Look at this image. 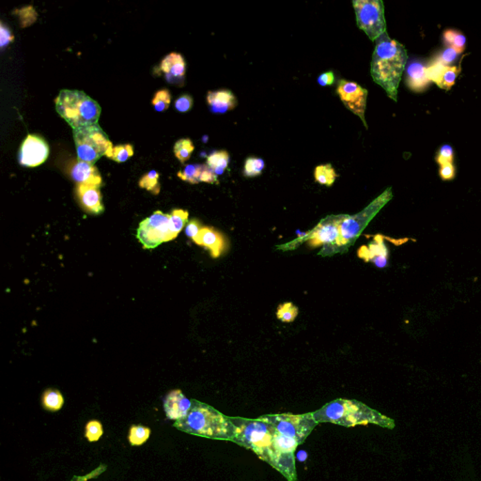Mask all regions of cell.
<instances>
[{"instance_id": "d6a6232c", "label": "cell", "mask_w": 481, "mask_h": 481, "mask_svg": "<svg viewBox=\"0 0 481 481\" xmlns=\"http://www.w3.org/2000/svg\"><path fill=\"white\" fill-rule=\"evenodd\" d=\"M265 163L261 158L258 157H248L245 160L244 175L245 177H257L260 175L265 169Z\"/></svg>"}, {"instance_id": "7c38bea8", "label": "cell", "mask_w": 481, "mask_h": 481, "mask_svg": "<svg viewBox=\"0 0 481 481\" xmlns=\"http://www.w3.org/2000/svg\"><path fill=\"white\" fill-rule=\"evenodd\" d=\"M337 92L343 105L351 111L354 115L361 119L365 127L368 129L367 124L366 113L367 99H368V90L362 88L358 83L340 80L338 82Z\"/></svg>"}, {"instance_id": "52a82bcc", "label": "cell", "mask_w": 481, "mask_h": 481, "mask_svg": "<svg viewBox=\"0 0 481 481\" xmlns=\"http://www.w3.org/2000/svg\"><path fill=\"white\" fill-rule=\"evenodd\" d=\"M72 134L80 161L94 164L113 148L108 134L99 124L74 129Z\"/></svg>"}, {"instance_id": "7dc6e473", "label": "cell", "mask_w": 481, "mask_h": 481, "mask_svg": "<svg viewBox=\"0 0 481 481\" xmlns=\"http://www.w3.org/2000/svg\"><path fill=\"white\" fill-rule=\"evenodd\" d=\"M296 459L298 460L299 462H305L307 459V452L305 451H299L298 453L296 455Z\"/></svg>"}, {"instance_id": "d4e9b609", "label": "cell", "mask_w": 481, "mask_h": 481, "mask_svg": "<svg viewBox=\"0 0 481 481\" xmlns=\"http://www.w3.org/2000/svg\"><path fill=\"white\" fill-rule=\"evenodd\" d=\"M188 216H190L188 212L182 210V209H176L170 214V229L173 240L176 239V237L179 235L187 223Z\"/></svg>"}, {"instance_id": "484cf974", "label": "cell", "mask_w": 481, "mask_h": 481, "mask_svg": "<svg viewBox=\"0 0 481 481\" xmlns=\"http://www.w3.org/2000/svg\"><path fill=\"white\" fill-rule=\"evenodd\" d=\"M45 409L56 412L61 410L63 406L64 399L61 393L57 389H48L43 395L41 399Z\"/></svg>"}, {"instance_id": "4dcf8cb0", "label": "cell", "mask_w": 481, "mask_h": 481, "mask_svg": "<svg viewBox=\"0 0 481 481\" xmlns=\"http://www.w3.org/2000/svg\"><path fill=\"white\" fill-rule=\"evenodd\" d=\"M195 150L193 142L190 139H180L176 142L174 154L181 163H185L190 158L191 154Z\"/></svg>"}, {"instance_id": "e0dca14e", "label": "cell", "mask_w": 481, "mask_h": 481, "mask_svg": "<svg viewBox=\"0 0 481 481\" xmlns=\"http://www.w3.org/2000/svg\"><path fill=\"white\" fill-rule=\"evenodd\" d=\"M405 85L413 92H425L431 84L422 62L412 61L405 69Z\"/></svg>"}, {"instance_id": "6da1fadb", "label": "cell", "mask_w": 481, "mask_h": 481, "mask_svg": "<svg viewBox=\"0 0 481 481\" xmlns=\"http://www.w3.org/2000/svg\"><path fill=\"white\" fill-rule=\"evenodd\" d=\"M407 61L405 45L390 38L387 32L376 41L371 61L372 79L395 102Z\"/></svg>"}, {"instance_id": "f6af8a7d", "label": "cell", "mask_w": 481, "mask_h": 481, "mask_svg": "<svg viewBox=\"0 0 481 481\" xmlns=\"http://www.w3.org/2000/svg\"><path fill=\"white\" fill-rule=\"evenodd\" d=\"M107 469V465H101V467L96 468V469L93 470L90 474L86 475H83V477H79V475H76V477L72 478V481H87L89 480H92V478H98V475L102 474V473L105 471Z\"/></svg>"}, {"instance_id": "74e56055", "label": "cell", "mask_w": 481, "mask_h": 481, "mask_svg": "<svg viewBox=\"0 0 481 481\" xmlns=\"http://www.w3.org/2000/svg\"><path fill=\"white\" fill-rule=\"evenodd\" d=\"M103 433V425L100 421L92 420L86 425V438L88 441L94 443L100 440Z\"/></svg>"}, {"instance_id": "ab89813d", "label": "cell", "mask_w": 481, "mask_h": 481, "mask_svg": "<svg viewBox=\"0 0 481 481\" xmlns=\"http://www.w3.org/2000/svg\"><path fill=\"white\" fill-rule=\"evenodd\" d=\"M460 53H458L453 48H447L444 50L442 51L439 55L436 57L434 61L440 62V63L446 66H451V64L456 61Z\"/></svg>"}, {"instance_id": "60d3db41", "label": "cell", "mask_w": 481, "mask_h": 481, "mask_svg": "<svg viewBox=\"0 0 481 481\" xmlns=\"http://www.w3.org/2000/svg\"><path fill=\"white\" fill-rule=\"evenodd\" d=\"M192 107L193 98L188 94L182 95L175 103L176 110L182 113L188 112Z\"/></svg>"}, {"instance_id": "277c9868", "label": "cell", "mask_w": 481, "mask_h": 481, "mask_svg": "<svg viewBox=\"0 0 481 481\" xmlns=\"http://www.w3.org/2000/svg\"><path fill=\"white\" fill-rule=\"evenodd\" d=\"M235 427L234 443L254 451L272 467L278 461V452L273 447V426L266 421L244 418H229Z\"/></svg>"}, {"instance_id": "7bdbcfd3", "label": "cell", "mask_w": 481, "mask_h": 481, "mask_svg": "<svg viewBox=\"0 0 481 481\" xmlns=\"http://www.w3.org/2000/svg\"><path fill=\"white\" fill-rule=\"evenodd\" d=\"M203 227H201L200 221L193 219V221H190V223L186 225L185 234L194 240L196 239V236H198V234H200Z\"/></svg>"}, {"instance_id": "d590c367", "label": "cell", "mask_w": 481, "mask_h": 481, "mask_svg": "<svg viewBox=\"0 0 481 481\" xmlns=\"http://www.w3.org/2000/svg\"><path fill=\"white\" fill-rule=\"evenodd\" d=\"M170 101H172V95H170L169 90H161L155 93L152 103L157 112H163L169 108Z\"/></svg>"}, {"instance_id": "d6986e66", "label": "cell", "mask_w": 481, "mask_h": 481, "mask_svg": "<svg viewBox=\"0 0 481 481\" xmlns=\"http://www.w3.org/2000/svg\"><path fill=\"white\" fill-rule=\"evenodd\" d=\"M160 69L170 84L182 83L185 76V61L181 54L170 53L161 62Z\"/></svg>"}, {"instance_id": "8992f818", "label": "cell", "mask_w": 481, "mask_h": 481, "mask_svg": "<svg viewBox=\"0 0 481 481\" xmlns=\"http://www.w3.org/2000/svg\"><path fill=\"white\" fill-rule=\"evenodd\" d=\"M392 190L389 187L369 203L360 213L354 216L343 214L340 223V237L337 244L328 251L327 256L345 253L358 239L365 227L368 226L369 222L392 200Z\"/></svg>"}, {"instance_id": "9c48e42d", "label": "cell", "mask_w": 481, "mask_h": 481, "mask_svg": "<svg viewBox=\"0 0 481 481\" xmlns=\"http://www.w3.org/2000/svg\"><path fill=\"white\" fill-rule=\"evenodd\" d=\"M260 420L266 421L282 436L296 439L301 444L306 441L307 436L318 425L312 413L292 415V413H275L260 416Z\"/></svg>"}, {"instance_id": "ac0fdd59", "label": "cell", "mask_w": 481, "mask_h": 481, "mask_svg": "<svg viewBox=\"0 0 481 481\" xmlns=\"http://www.w3.org/2000/svg\"><path fill=\"white\" fill-rule=\"evenodd\" d=\"M194 243L200 247L207 248L211 252L212 257H221L227 247V242L223 235L210 227H203L200 234L194 240Z\"/></svg>"}, {"instance_id": "e575fe53", "label": "cell", "mask_w": 481, "mask_h": 481, "mask_svg": "<svg viewBox=\"0 0 481 481\" xmlns=\"http://www.w3.org/2000/svg\"><path fill=\"white\" fill-rule=\"evenodd\" d=\"M460 69L456 66H447L444 70L443 76L438 87L442 90H449L454 86L456 82L458 74H459Z\"/></svg>"}, {"instance_id": "cb8c5ba5", "label": "cell", "mask_w": 481, "mask_h": 481, "mask_svg": "<svg viewBox=\"0 0 481 481\" xmlns=\"http://www.w3.org/2000/svg\"><path fill=\"white\" fill-rule=\"evenodd\" d=\"M443 41L447 48H453L458 53L462 54L467 45V37L460 31L447 30L443 34Z\"/></svg>"}, {"instance_id": "3957f363", "label": "cell", "mask_w": 481, "mask_h": 481, "mask_svg": "<svg viewBox=\"0 0 481 481\" xmlns=\"http://www.w3.org/2000/svg\"><path fill=\"white\" fill-rule=\"evenodd\" d=\"M312 413L318 423H333L348 428L374 424L393 430L396 426L392 418L356 400H335Z\"/></svg>"}, {"instance_id": "2e32d148", "label": "cell", "mask_w": 481, "mask_h": 481, "mask_svg": "<svg viewBox=\"0 0 481 481\" xmlns=\"http://www.w3.org/2000/svg\"><path fill=\"white\" fill-rule=\"evenodd\" d=\"M77 198L83 210L90 214H100L105 211L99 187L97 186L76 185Z\"/></svg>"}, {"instance_id": "ba28073f", "label": "cell", "mask_w": 481, "mask_h": 481, "mask_svg": "<svg viewBox=\"0 0 481 481\" xmlns=\"http://www.w3.org/2000/svg\"><path fill=\"white\" fill-rule=\"evenodd\" d=\"M343 214L325 217L311 231L306 232L289 244L276 248H280L282 250L292 249L298 247L303 242H307L312 248L323 247L320 255L327 256L328 251L337 244L340 237V223Z\"/></svg>"}, {"instance_id": "ffe728a7", "label": "cell", "mask_w": 481, "mask_h": 481, "mask_svg": "<svg viewBox=\"0 0 481 481\" xmlns=\"http://www.w3.org/2000/svg\"><path fill=\"white\" fill-rule=\"evenodd\" d=\"M71 176L77 185L97 186V187H100L102 185V177L99 170L94 165L90 163L80 161V160L74 163L71 169Z\"/></svg>"}, {"instance_id": "4316f807", "label": "cell", "mask_w": 481, "mask_h": 481, "mask_svg": "<svg viewBox=\"0 0 481 481\" xmlns=\"http://www.w3.org/2000/svg\"><path fill=\"white\" fill-rule=\"evenodd\" d=\"M315 180L320 185L332 186L338 175L331 164L318 165L314 172Z\"/></svg>"}, {"instance_id": "8d00e7d4", "label": "cell", "mask_w": 481, "mask_h": 481, "mask_svg": "<svg viewBox=\"0 0 481 481\" xmlns=\"http://www.w3.org/2000/svg\"><path fill=\"white\" fill-rule=\"evenodd\" d=\"M436 161L437 164L441 167L444 165L453 164L454 161V150L451 145L444 144L440 147V149L437 152Z\"/></svg>"}, {"instance_id": "30bf717a", "label": "cell", "mask_w": 481, "mask_h": 481, "mask_svg": "<svg viewBox=\"0 0 481 481\" xmlns=\"http://www.w3.org/2000/svg\"><path fill=\"white\" fill-rule=\"evenodd\" d=\"M353 5L358 28L366 33L369 40L377 41L387 32L382 0H354Z\"/></svg>"}, {"instance_id": "b9f144b4", "label": "cell", "mask_w": 481, "mask_h": 481, "mask_svg": "<svg viewBox=\"0 0 481 481\" xmlns=\"http://www.w3.org/2000/svg\"><path fill=\"white\" fill-rule=\"evenodd\" d=\"M14 35L10 32V28L4 23H1L0 25V45H1V48H6L10 43L14 41Z\"/></svg>"}, {"instance_id": "ee69618b", "label": "cell", "mask_w": 481, "mask_h": 481, "mask_svg": "<svg viewBox=\"0 0 481 481\" xmlns=\"http://www.w3.org/2000/svg\"><path fill=\"white\" fill-rule=\"evenodd\" d=\"M439 175H440L441 179L444 181L453 180L455 176H456V167H454L453 164L444 165L439 170Z\"/></svg>"}, {"instance_id": "7402d4cb", "label": "cell", "mask_w": 481, "mask_h": 481, "mask_svg": "<svg viewBox=\"0 0 481 481\" xmlns=\"http://www.w3.org/2000/svg\"><path fill=\"white\" fill-rule=\"evenodd\" d=\"M299 444V442L296 441V439L282 436L274 429L273 447L278 453H294Z\"/></svg>"}, {"instance_id": "f546056e", "label": "cell", "mask_w": 481, "mask_h": 481, "mask_svg": "<svg viewBox=\"0 0 481 481\" xmlns=\"http://www.w3.org/2000/svg\"><path fill=\"white\" fill-rule=\"evenodd\" d=\"M134 148L130 144L120 145V146L113 147L105 156L118 163L127 161L130 157L133 156Z\"/></svg>"}, {"instance_id": "836d02e7", "label": "cell", "mask_w": 481, "mask_h": 481, "mask_svg": "<svg viewBox=\"0 0 481 481\" xmlns=\"http://www.w3.org/2000/svg\"><path fill=\"white\" fill-rule=\"evenodd\" d=\"M298 315V307L294 306L292 303H284L278 307V320L283 323H292Z\"/></svg>"}, {"instance_id": "9a60e30c", "label": "cell", "mask_w": 481, "mask_h": 481, "mask_svg": "<svg viewBox=\"0 0 481 481\" xmlns=\"http://www.w3.org/2000/svg\"><path fill=\"white\" fill-rule=\"evenodd\" d=\"M165 416L170 420L177 421L185 418L192 407V400L187 399L182 390H172L164 399Z\"/></svg>"}, {"instance_id": "7a4b0ae2", "label": "cell", "mask_w": 481, "mask_h": 481, "mask_svg": "<svg viewBox=\"0 0 481 481\" xmlns=\"http://www.w3.org/2000/svg\"><path fill=\"white\" fill-rule=\"evenodd\" d=\"M191 400L192 407L187 415L173 423L177 430L214 440H234L235 427L229 416L214 409L213 406Z\"/></svg>"}, {"instance_id": "f1b7e54d", "label": "cell", "mask_w": 481, "mask_h": 481, "mask_svg": "<svg viewBox=\"0 0 481 481\" xmlns=\"http://www.w3.org/2000/svg\"><path fill=\"white\" fill-rule=\"evenodd\" d=\"M203 165H188L185 169L178 172V177L192 185L201 183V173H203Z\"/></svg>"}, {"instance_id": "bcb514c9", "label": "cell", "mask_w": 481, "mask_h": 481, "mask_svg": "<svg viewBox=\"0 0 481 481\" xmlns=\"http://www.w3.org/2000/svg\"><path fill=\"white\" fill-rule=\"evenodd\" d=\"M334 82H335V74L333 72H325L318 77V83L323 87L331 86Z\"/></svg>"}, {"instance_id": "83f0119b", "label": "cell", "mask_w": 481, "mask_h": 481, "mask_svg": "<svg viewBox=\"0 0 481 481\" xmlns=\"http://www.w3.org/2000/svg\"><path fill=\"white\" fill-rule=\"evenodd\" d=\"M151 436V430L146 426L133 425L128 434V440L131 446L139 447L148 441Z\"/></svg>"}, {"instance_id": "8fae6325", "label": "cell", "mask_w": 481, "mask_h": 481, "mask_svg": "<svg viewBox=\"0 0 481 481\" xmlns=\"http://www.w3.org/2000/svg\"><path fill=\"white\" fill-rule=\"evenodd\" d=\"M136 237L145 249H152L173 238L170 229V214L154 212L139 224Z\"/></svg>"}, {"instance_id": "4fadbf2b", "label": "cell", "mask_w": 481, "mask_h": 481, "mask_svg": "<svg viewBox=\"0 0 481 481\" xmlns=\"http://www.w3.org/2000/svg\"><path fill=\"white\" fill-rule=\"evenodd\" d=\"M49 147L40 136L28 134L21 145L19 163L23 167H35L48 160Z\"/></svg>"}, {"instance_id": "f35d334b", "label": "cell", "mask_w": 481, "mask_h": 481, "mask_svg": "<svg viewBox=\"0 0 481 481\" xmlns=\"http://www.w3.org/2000/svg\"><path fill=\"white\" fill-rule=\"evenodd\" d=\"M447 67V66L444 65V64L440 63V62L434 61L431 62L430 65L427 66V74H428L429 79L431 80V82L436 83L437 86H438Z\"/></svg>"}, {"instance_id": "5b68a950", "label": "cell", "mask_w": 481, "mask_h": 481, "mask_svg": "<svg viewBox=\"0 0 481 481\" xmlns=\"http://www.w3.org/2000/svg\"><path fill=\"white\" fill-rule=\"evenodd\" d=\"M56 110L72 129L98 124L101 115L99 103L86 93L74 90H62L55 100Z\"/></svg>"}, {"instance_id": "5bb4252c", "label": "cell", "mask_w": 481, "mask_h": 481, "mask_svg": "<svg viewBox=\"0 0 481 481\" xmlns=\"http://www.w3.org/2000/svg\"><path fill=\"white\" fill-rule=\"evenodd\" d=\"M385 237L375 235L368 245L359 248L358 257L366 263H372L376 267L385 268L389 265V248L385 243Z\"/></svg>"}, {"instance_id": "603a6c76", "label": "cell", "mask_w": 481, "mask_h": 481, "mask_svg": "<svg viewBox=\"0 0 481 481\" xmlns=\"http://www.w3.org/2000/svg\"><path fill=\"white\" fill-rule=\"evenodd\" d=\"M229 163V154L226 151L214 152L207 158V165L216 172L217 176L223 174Z\"/></svg>"}, {"instance_id": "1f68e13d", "label": "cell", "mask_w": 481, "mask_h": 481, "mask_svg": "<svg viewBox=\"0 0 481 481\" xmlns=\"http://www.w3.org/2000/svg\"><path fill=\"white\" fill-rule=\"evenodd\" d=\"M139 186L143 190L152 192L154 195H158L160 192L159 173L155 170L147 173L139 181Z\"/></svg>"}, {"instance_id": "44dd1931", "label": "cell", "mask_w": 481, "mask_h": 481, "mask_svg": "<svg viewBox=\"0 0 481 481\" xmlns=\"http://www.w3.org/2000/svg\"><path fill=\"white\" fill-rule=\"evenodd\" d=\"M207 103L214 113L224 114L234 110L238 102L231 90H221L209 92L207 94Z\"/></svg>"}]
</instances>
